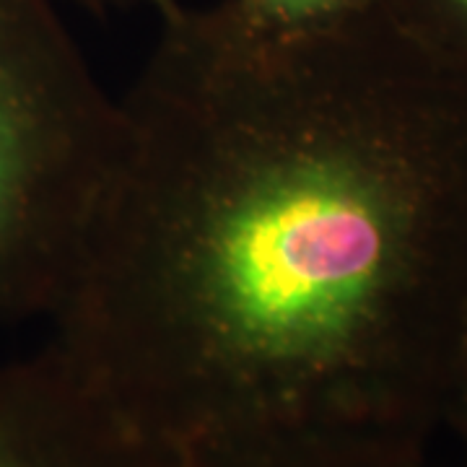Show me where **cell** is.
Wrapping results in <instances>:
<instances>
[{"mask_svg":"<svg viewBox=\"0 0 467 467\" xmlns=\"http://www.w3.org/2000/svg\"><path fill=\"white\" fill-rule=\"evenodd\" d=\"M52 348L167 467H420L467 312V76L379 0L159 18Z\"/></svg>","mask_w":467,"mask_h":467,"instance_id":"1","label":"cell"},{"mask_svg":"<svg viewBox=\"0 0 467 467\" xmlns=\"http://www.w3.org/2000/svg\"><path fill=\"white\" fill-rule=\"evenodd\" d=\"M119 143V101L52 0H0V327L63 299Z\"/></svg>","mask_w":467,"mask_h":467,"instance_id":"2","label":"cell"},{"mask_svg":"<svg viewBox=\"0 0 467 467\" xmlns=\"http://www.w3.org/2000/svg\"><path fill=\"white\" fill-rule=\"evenodd\" d=\"M0 467H167L47 346L0 364Z\"/></svg>","mask_w":467,"mask_h":467,"instance_id":"3","label":"cell"},{"mask_svg":"<svg viewBox=\"0 0 467 467\" xmlns=\"http://www.w3.org/2000/svg\"><path fill=\"white\" fill-rule=\"evenodd\" d=\"M423 50L467 76V0H384Z\"/></svg>","mask_w":467,"mask_h":467,"instance_id":"4","label":"cell"},{"mask_svg":"<svg viewBox=\"0 0 467 467\" xmlns=\"http://www.w3.org/2000/svg\"><path fill=\"white\" fill-rule=\"evenodd\" d=\"M242 11L275 29H312L356 16L379 0H236Z\"/></svg>","mask_w":467,"mask_h":467,"instance_id":"5","label":"cell"},{"mask_svg":"<svg viewBox=\"0 0 467 467\" xmlns=\"http://www.w3.org/2000/svg\"><path fill=\"white\" fill-rule=\"evenodd\" d=\"M444 426H450L454 434L467 450V312L462 319V330L457 340V353H454V368H451L450 400H447V413H444Z\"/></svg>","mask_w":467,"mask_h":467,"instance_id":"6","label":"cell"},{"mask_svg":"<svg viewBox=\"0 0 467 467\" xmlns=\"http://www.w3.org/2000/svg\"><path fill=\"white\" fill-rule=\"evenodd\" d=\"M84 3L97 8H149L156 16H167L182 0H84Z\"/></svg>","mask_w":467,"mask_h":467,"instance_id":"7","label":"cell"},{"mask_svg":"<svg viewBox=\"0 0 467 467\" xmlns=\"http://www.w3.org/2000/svg\"><path fill=\"white\" fill-rule=\"evenodd\" d=\"M420 467H426V465H420ZM462 467H467V462H465V465H462Z\"/></svg>","mask_w":467,"mask_h":467,"instance_id":"8","label":"cell"}]
</instances>
